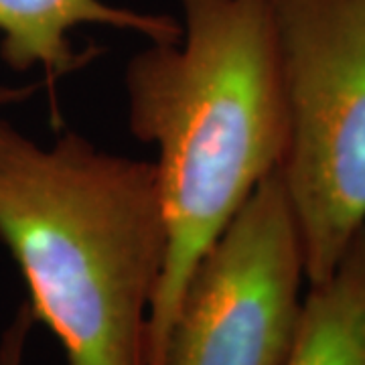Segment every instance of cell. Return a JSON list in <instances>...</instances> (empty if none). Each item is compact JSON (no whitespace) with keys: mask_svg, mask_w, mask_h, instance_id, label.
I'll return each instance as SVG.
<instances>
[{"mask_svg":"<svg viewBox=\"0 0 365 365\" xmlns=\"http://www.w3.org/2000/svg\"><path fill=\"white\" fill-rule=\"evenodd\" d=\"M284 365H365V225L302 297Z\"/></svg>","mask_w":365,"mask_h":365,"instance_id":"cell-6","label":"cell"},{"mask_svg":"<svg viewBox=\"0 0 365 365\" xmlns=\"http://www.w3.org/2000/svg\"><path fill=\"white\" fill-rule=\"evenodd\" d=\"M287 146L278 167L307 282L365 225V0H274Z\"/></svg>","mask_w":365,"mask_h":365,"instance_id":"cell-3","label":"cell"},{"mask_svg":"<svg viewBox=\"0 0 365 365\" xmlns=\"http://www.w3.org/2000/svg\"><path fill=\"white\" fill-rule=\"evenodd\" d=\"M35 86H0V106L23 104L35 93Z\"/></svg>","mask_w":365,"mask_h":365,"instance_id":"cell-8","label":"cell"},{"mask_svg":"<svg viewBox=\"0 0 365 365\" xmlns=\"http://www.w3.org/2000/svg\"><path fill=\"white\" fill-rule=\"evenodd\" d=\"M33 325L35 317L31 313L29 302L23 300L0 335V365H25L26 341Z\"/></svg>","mask_w":365,"mask_h":365,"instance_id":"cell-7","label":"cell"},{"mask_svg":"<svg viewBox=\"0 0 365 365\" xmlns=\"http://www.w3.org/2000/svg\"><path fill=\"white\" fill-rule=\"evenodd\" d=\"M302 280L299 225L274 170L189 274L163 365H284Z\"/></svg>","mask_w":365,"mask_h":365,"instance_id":"cell-4","label":"cell"},{"mask_svg":"<svg viewBox=\"0 0 365 365\" xmlns=\"http://www.w3.org/2000/svg\"><path fill=\"white\" fill-rule=\"evenodd\" d=\"M181 37L126 67L132 134L157 148L167 252L150 311L148 365L189 274L287 146L274 0H181Z\"/></svg>","mask_w":365,"mask_h":365,"instance_id":"cell-1","label":"cell"},{"mask_svg":"<svg viewBox=\"0 0 365 365\" xmlns=\"http://www.w3.org/2000/svg\"><path fill=\"white\" fill-rule=\"evenodd\" d=\"M81 25L114 26L167 43L181 37V23L169 14L143 13L104 0H0V57L13 71L37 67L49 88L55 124V88L69 73L91 63L100 49H78L71 31Z\"/></svg>","mask_w":365,"mask_h":365,"instance_id":"cell-5","label":"cell"},{"mask_svg":"<svg viewBox=\"0 0 365 365\" xmlns=\"http://www.w3.org/2000/svg\"><path fill=\"white\" fill-rule=\"evenodd\" d=\"M0 242L67 365H148L167 252L155 163L78 132L41 146L0 120Z\"/></svg>","mask_w":365,"mask_h":365,"instance_id":"cell-2","label":"cell"}]
</instances>
